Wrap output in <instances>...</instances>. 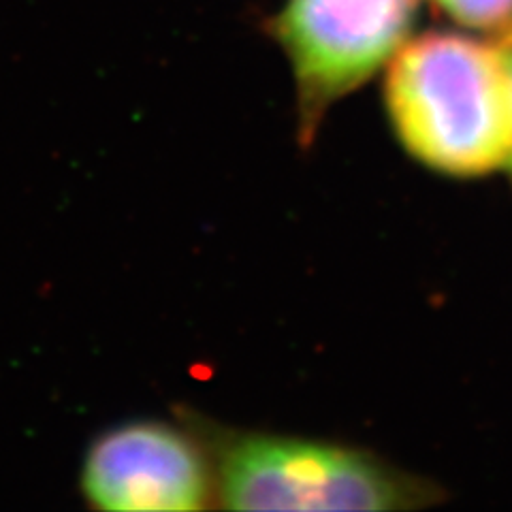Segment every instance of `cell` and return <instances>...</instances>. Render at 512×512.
<instances>
[{"label": "cell", "mask_w": 512, "mask_h": 512, "mask_svg": "<svg viewBox=\"0 0 512 512\" xmlns=\"http://www.w3.org/2000/svg\"><path fill=\"white\" fill-rule=\"evenodd\" d=\"M384 96L397 137L431 169L480 175L508 165L512 92L493 47L448 32L404 43Z\"/></svg>", "instance_id": "obj_1"}, {"label": "cell", "mask_w": 512, "mask_h": 512, "mask_svg": "<svg viewBox=\"0 0 512 512\" xmlns=\"http://www.w3.org/2000/svg\"><path fill=\"white\" fill-rule=\"evenodd\" d=\"M180 421L203 442L216 506L227 510H399L427 502V489L357 448L237 429L195 410Z\"/></svg>", "instance_id": "obj_2"}, {"label": "cell", "mask_w": 512, "mask_h": 512, "mask_svg": "<svg viewBox=\"0 0 512 512\" xmlns=\"http://www.w3.org/2000/svg\"><path fill=\"white\" fill-rule=\"evenodd\" d=\"M419 0H288L271 35L291 62L297 135L310 148L333 103L402 50Z\"/></svg>", "instance_id": "obj_3"}, {"label": "cell", "mask_w": 512, "mask_h": 512, "mask_svg": "<svg viewBox=\"0 0 512 512\" xmlns=\"http://www.w3.org/2000/svg\"><path fill=\"white\" fill-rule=\"evenodd\" d=\"M82 491L92 508L107 512L216 506L210 455L184 423L128 421L103 431L86 451Z\"/></svg>", "instance_id": "obj_4"}, {"label": "cell", "mask_w": 512, "mask_h": 512, "mask_svg": "<svg viewBox=\"0 0 512 512\" xmlns=\"http://www.w3.org/2000/svg\"><path fill=\"white\" fill-rule=\"evenodd\" d=\"M457 22L478 30L512 32V0H436Z\"/></svg>", "instance_id": "obj_5"}, {"label": "cell", "mask_w": 512, "mask_h": 512, "mask_svg": "<svg viewBox=\"0 0 512 512\" xmlns=\"http://www.w3.org/2000/svg\"><path fill=\"white\" fill-rule=\"evenodd\" d=\"M498 50L502 62H504V69H506V75H508V84H510V92H512V32H506V35H502V41L500 45L495 47ZM508 165L512 169V154H510V160Z\"/></svg>", "instance_id": "obj_6"}]
</instances>
